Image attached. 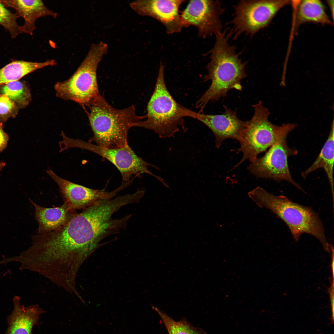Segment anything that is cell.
I'll list each match as a JSON object with an SVG mask.
<instances>
[{"label":"cell","instance_id":"9","mask_svg":"<svg viewBox=\"0 0 334 334\" xmlns=\"http://www.w3.org/2000/svg\"><path fill=\"white\" fill-rule=\"evenodd\" d=\"M288 135L283 136L263 156L257 158L250 162L247 169L258 178L272 179L277 181L285 180L304 191L300 185L293 179L289 169L288 158L296 155L298 151L288 145Z\"/></svg>","mask_w":334,"mask_h":334},{"label":"cell","instance_id":"23","mask_svg":"<svg viewBox=\"0 0 334 334\" xmlns=\"http://www.w3.org/2000/svg\"><path fill=\"white\" fill-rule=\"evenodd\" d=\"M19 108L5 95L0 94V123L6 122L17 115Z\"/></svg>","mask_w":334,"mask_h":334},{"label":"cell","instance_id":"27","mask_svg":"<svg viewBox=\"0 0 334 334\" xmlns=\"http://www.w3.org/2000/svg\"><path fill=\"white\" fill-rule=\"evenodd\" d=\"M5 165L6 163L5 162L2 161H0V172Z\"/></svg>","mask_w":334,"mask_h":334},{"label":"cell","instance_id":"21","mask_svg":"<svg viewBox=\"0 0 334 334\" xmlns=\"http://www.w3.org/2000/svg\"><path fill=\"white\" fill-rule=\"evenodd\" d=\"M152 308L161 318L169 334H208L201 328L194 326L185 318L177 321L157 307L152 305Z\"/></svg>","mask_w":334,"mask_h":334},{"label":"cell","instance_id":"26","mask_svg":"<svg viewBox=\"0 0 334 334\" xmlns=\"http://www.w3.org/2000/svg\"><path fill=\"white\" fill-rule=\"evenodd\" d=\"M331 250L332 252V263H331V268L332 271V277L333 278H334V249L333 247L331 245L330 246Z\"/></svg>","mask_w":334,"mask_h":334},{"label":"cell","instance_id":"7","mask_svg":"<svg viewBox=\"0 0 334 334\" xmlns=\"http://www.w3.org/2000/svg\"><path fill=\"white\" fill-rule=\"evenodd\" d=\"M61 144L64 150L72 148H82L92 152L106 159L120 171L123 182L131 181L133 176L139 177L143 173L152 176L162 184L165 182L162 178L150 172L148 169V167L152 166L158 170L159 168L137 156L128 144L116 148H105L89 142L71 138L66 135L63 137Z\"/></svg>","mask_w":334,"mask_h":334},{"label":"cell","instance_id":"8","mask_svg":"<svg viewBox=\"0 0 334 334\" xmlns=\"http://www.w3.org/2000/svg\"><path fill=\"white\" fill-rule=\"evenodd\" d=\"M288 0H241L234 5L233 17L229 23L232 25L229 32L234 38L242 33L253 37L269 24L275 15Z\"/></svg>","mask_w":334,"mask_h":334},{"label":"cell","instance_id":"15","mask_svg":"<svg viewBox=\"0 0 334 334\" xmlns=\"http://www.w3.org/2000/svg\"><path fill=\"white\" fill-rule=\"evenodd\" d=\"M0 2L6 7L14 9L19 17L23 18L24 23L20 28L21 32L31 35L36 29L35 23L38 18L47 16L56 18L57 15L40 0H0Z\"/></svg>","mask_w":334,"mask_h":334},{"label":"cell","instance_id":"1","mask_svg":"<svg viewBox=\"0 0 334 334\" xmlns=\"http://www.w3.org/2000/svg\"><path fill=\"white\" fill-rule=\"evenodd\" d=\"M215 36L214 45L209 52L210 60L206 66L208 73L203 78L204 81L211 83L196 103L199 113H203L209 102L225 96L230 90L241 91V81L247 76L246 63L239 58L235 47L229 44V33L225 30Z\"/></svg>","mask_w":334,"mask_h":334},{"label":"cell","instance_id":"22","mask_svg":"<svg viewBox=\"0 0 334 334\" xmlns=\"http://www.w3.org/2000/svg\"><path fill=\"white\" fill-rule=\"evenodd\" d=\"M18 18L16 13H12L0 2V25L9 32L12 38L22 33L20 26L16 21Z\"/></svg>","mask_w":334,"mask_h":334},{"label":"cell","instance_id":"17","mask_svg":"<svg viewBox=\"0 0 334 334\" xmlns=\"http://www.w3.org/2000/svg\"><path fill=\"white\" fill-rule=\"evenodd\" d=\"M334 131L333 119L328 137L321 152L314 163L307 169L303 171L301 175L305 178L311 173L319 168L325 171L328 178L331 190L334 204V182L333 169L334 159Z\"/></svg>","mask_w":334,"mask_h":334},{"label":"cell","instance_id":"25","mask_svg":"<svg viewBox=\"0 0 334 334\" xmlns=\"http://www.w3.org/2000/svg\"><path fill=\"white\" fill-rule=\"evenodd\" d=\"M334 278H333L331 282V286L328 289L331 301V304L332 312V319L333 320L334 318Z\"/></svg>","mask_w":334,"mask_h":334},{"label":"cell","instance_id":"12","mask_svg":"<svg viewBox=\"0 0 334 334\" xmlns=\"http://www.w3.org/2000/svg\"><path fill=\"white\" fill-rule=\"evenodd\" d=\"M184 0H139L130 3L131 8L139 15L151 17L165 27L167 32H180L184 28L179 8Z\"/></svg>","mask_w":334,"mask_h":334},{"label":"cell","instance_id":"6","mask_svg":"<svg viewBox=\"0 0 334 334\" xmlns=\"http://www.w3.org/2000/svg\"><path fill=\"white\" fill-rule=\"evenodd\" d=\"M103 42L92 45L89 52L74 74L68 79L54 85L57 97L79 104L84 108L100 93L96 77L98 66L108 51Z\"/></svg>","mask_w":334,"mask_h":334},{"label":"cell","instance_id":"16","mask_svg":"<svg viewBox=\"0 0 334 334\" xmlns=\"http://www.w3.org/2000/svg\"><path fill=\"white\" fill-rule=\"evenodd\" d=\"M29 200L34 208L35 216L38 224L36 234L47 233L59 229L76 213L64 203L58 207L47 208L38 205L30 199Z\"/></svg>","mask_w":334,"mask_h":334},{"label":"cell","instance_id":"19","mask_svg":"<svg viewBox=\"0 0 334 334\" xmlns=\"http://www.w3.org/2000/svg\"><path fill=\"white\" fill-rule=\"evenodd\" d=\"M307 22L332 25L324 5L320 0L300 1L297 11L296 24L298 26Z\"/></svg>","mask_w":334,"mask_h":334},{"label":"cell","instance_id":"13","mask_svg":"<svg viewBox=\"0 0 334 334\" xmlns=\"http://www.w3.org/2000/svg\"><path fill=\"white\" fill-rule=\"evenodd\" d=\"M223 107L225 112L223 114L210 115L196 112L193 118L203 123L212 132L217 148L225 139H232L237 140L246 123V121L238 118L236 111L225 105Z\"/></svg>","mask_w":334,"mask_h":334},{"label":"cell","instance_id":"3","mask_svg":"<svg viewBox=\"0 0 334 334\" xmlns=\"http://www.w3.org/2000/svg\"><path fill=\"white\" fill-rule=\"evenodd\" d=\"M259 206L267 208L283 220L289 228L294 240L298 241L304 233L313 235L328 252L330 245L326 239L324 228L319 216L309 207L293 202L283 195H275L257 187L248 193Z\"/></svg>","mask_w":334,"mask_h":334},{"label":"cell","instance_id":"2","mask_svg":"<svg viewBox=\"0 0 334 334\" xmlns=\"http://www.w3.org/2000/svg\"><path fill=\"white\" fill-rule=\"evenodd\" d=\"M86 110L93 136L89 142L107 148H116L128 144L129 131L135 126L144 116H138L133 105L122 109H115L100 93Z\"/></svg>","mask_w":334,"mask_h":334},{"label":"cell","instance_id":"4","mask_svg":"<svg viewBox=\"0 0 334 334\" xmlns=\"http://www.w3.org/2000/svg\"><path fill=\"white\" fill-rule=\"evenodd\" d=\"M165 65L161 62L154 90L147 107L143 120L136 125L150 130L162 139L173 137L181 129L186 131L184 118H193L195 112L182 106L174 99L166 87Z\"/></svg>","mask_w":334,"mask_h":334},{"label":"cell","instance_id":"24","mask_svg":"<svg viewBox=\"0 0 334 334\" xmlns=\"http://www.w3.org/2000/svg\"><path fill=\"white\" fill-rule=\"evenodd\" d=\"M3 123H0V153L6 148L9 140V137L3 130Z\"/></svg>","mask_w":334,"mask_h":334},{"label":"cell","instance_id":"11","mask_svg":"<svg viewBox=\"0 0 334 334\" xmlns=\"http://www.w3.org/2000/svg\"><path fill=\"white\" fill-rule=\"evenodd\" d=\"M46 172L58 186L64 203L75 211L84 209L100 200L113 198L126 188L122 184L110 192L93 189L62 178L50 169H48Z\"/></svg>","mask_w":334,"mask_h":334},{"label":"cell","instance_id":"18","mask_svg":"<svg viewBox=\"0 0 334 334\" xmlns=\"http://www.w3.org/2000/svg\"><path fill=\"white\" fill-rule=\"evenodd\" d=\"M56 64L55 60L42 62L14 60L0 69V85L19 80L26 75L42 68Z\"/></svg>","mask_w":334,"mask_h":334},{"label":"cell","instance_id":"20","mask_svg":"<svg viewBox=\"0 0 334 334\" xmlns=\"http://www.w3.org/2000/svg\"><path fill=\"white\" fill-rule=\"evenodd\" d=\"M0 94L6 96L19 109L25 108L31 101L30 88L25 81L18 80L0 85Z\"/></svg>","mask_w":334,"mask_h":334},{"label":"cell","instance_id":"5","mask_svg":"<svg viewBox=\"0 0 334 334\" xmlns=\"http://www.w3.org/2000/svg\"><path fill=\"white\" fill-rule=\"evenodd\" d=\"M254 113L252 118L246 121V125L237 140L240 144L238 152L242 153L236 168L246 160L250 162L257 158L259 153L266 151L283 136L288 134L297 126L295 123H285L276 126L271 123L268 118V109L259 101L252 105Z\"/></svg>","mask_w":334,"mask_h":334},{"label":"cell","instance_id":"10","mask_svg":"<svg viewBox=\"0 0 334 334\" xmlns=\"http://www.w3.org/2000/svg\"><path fill=\"white\" fill-rule=\"evenodd\" d=\"M218 0L190 1L181 15L184 28L195 26L199 36L206 38L222 32L220 16L224 12Z\"/></svg>","mask_w":334,"mask_h":334},{"label":"cell","instance_id":"14","mask_svg":"<svg viewBox=\"0 0 334 334\" xmlns=\"http://www.w3.org/2000/svg\"><path fill=\"white\" fill-rule=\"evenodd\" d=\"M20 300L17 296L13 298V310L7 317L8 327L5 334H32L33 327L45 312L37 304L25 306Z\"/></svg>","mask_w":334,"mask_h":334}]
</instances>
